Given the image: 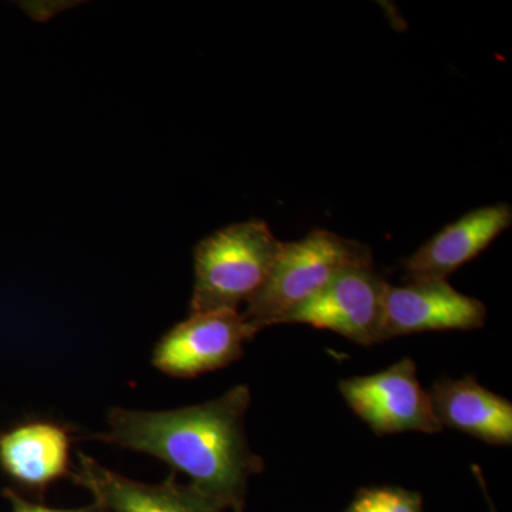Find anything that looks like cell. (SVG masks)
Wrapping results in <instances>:
<instances>
[{
    "label": "cell",
    "mask_w": 512,
    "mask_h": 512,
    "mask_svg": "<svg viewBox=\"0 0 512 512\" xmlns=\"http://www.w3.org/2000/svg\"><path fill=\"white\" fill-rule=\"evenodd\" d=\"M249 406L251 390L238 384L211 402L183 409L113 407L109 429L96 439L160 458L190 477L188 485L218 512H244L249 480L265 467L245 433Z\"/></svg>",
    "instance_id": "obj_1"
},
{
    "label": "cell",
    "mask_w": 512,
    "mask_h": 512,
    "mask_svg": "<svg viewBox=\"0 0 512 512\" xmlns=\"http://www.w3.org/2000/svg\"><path fill=\"white\" fill-rule=\"evenodd\" d=\"M369 265L373 258L367 245L315 229L299 241L284 242L268 281L249 299L242 316L258 333L279 325L343 272Z\"/></svg>",
    "instance_id": "obj_2"
},
{
    "label": "cell",
    "mask_w": 512,
    "mask_h": 512,
    "mask_svg": "<svg viewBox=\"0 0 512 512\" xmlns=\"http://www.w3.org/2000/svg\"><path fill=\"white\" fill-rule=\"evenodd\" d=\"M282 245L261 220L228 225L202 239L194 249L191 313L238 311L268 281Z\"/></svg>",
    "instance_id": "obj_3"
},
{
    "label": "cell",
    "mask_w": 512,
    "mask_h": 512,
    "mask_svg": "<svg viewBox=\"0 0 512 512\" xmlns=\"http://www.w3.org/2000/svg\"><path fill=\"white\" fill-rule=\"evenodd\" d=\"M339 390L350 409L377 436L443 430L430 394L421 387L416 363L409 357L375 375L342 380Z\"/></svg>",
    "instance_id": "obj_4"
},
{
    "label": "cell",
    "mask_w": 512,
    "mask_h": 512,
    "mask_svg": "<svg viewBox=\"0 0 512 512\" xmlns=\"http://www.w3.org/2000/svg\"><path fill=\"white\" fill-rule=\"evenodd\" d=\"M256 335L238 311L191 313L157 343L153 365L165 375L191 379L237 362Z\"/></svg>",
    "instance_id": "obj_5"
},
{
    "label": "cell",
    "mask_w": 512,
    "mask_h": 512,
    "mask_svg": "<svg viewBox=\"0 0 512 512\" xmlns=\"http://www.w3.org/2000/svg\"><path fill=\"white\" fill-rule=\"evenodd\" d=\"M485 319L484 303L456 291L447 281L387 284L376 343L429 330L480 329Z\"/></svg>",
    "instance_id": "obj_6"
},
{
    "label": "cell",
    "mask_w": 512,
    "mask_h": 512,
    "mask_svg": "<svg viewBox=\"0 0 512 512\" xmlns=\"http://www.w3.org/2000/svg\"><path fill=\"white\" fill-rule=\"evenodd\" d=\"M386 285L373 265L349 269L318 295L285 315L279 325L302 323L332 330L357 345H376Z\"/></svg>",
    "instance_id": "obj_7"
},
{
    "label": "cell",
    "mask_w": 512,
    "mask_h": 512,
    "mask_svg": "<svg viewBox=\"0 0 512 512\" xmlns=\"http://www.w3.org/2000/svg\"><path fill=\"white\" fill-rule=\"evenodd\" d=\"M511 224L512 208L507 202L468 212L404 259L406 284L447 281L448 276L490 247Z\"/></svg>",
    "instance_id": "obj_8"
},
{
    "label": "cell",
    "mask_w": 512,
    "mask_h": 512,
    "mask_svg": "<svg viewBox=\"0 0 512 512\" xmlns=\"http://www.w3.org/2000/svg\"><path fill=\"white\" fill-rule=\"evenodd\" d=\"M72 478L104 512H218L175 474L161 484L138 483L79 453Z\"/></svg>",
    "instance_id": "obj_9"
},
{
    "label": "cell",
    "mask_w": 512,
    "mask_h": 512,
    "mask_svg": "<svg viewBox=\"0 0 512 512\" xmlns=\"http://www.w3.org/2000/svg\"><path fill=\"white\" fill-rule=\"evenodd\" d=\"M72 437L50 421H29L0 433V468L19 485L46 488L69 474Z\"/></svg>",
    "instance_id": "obj_10"
},
{
    "label": "cell",
    "mask_w": 512,
    "mask_h": 512,
    "mask_svg": "<svg viewBox=\"0 0 512 512\" xmlns=\"http://www.w3.org/2000/svg\"><path fill=\"white\" fill-rule=\"evenodd\" d=\"M441 426L463 431L491 446L512 444V404L474 377L443 379L429 393Z\"/></svg>",
    "instance_id": "obj_11"
},
{
    "label": "cell",
    "mask_w": 512,
    "mask_h": 512,
    "mask_svg": "<svg viewBox=\"0 0 512 512\" xmlns=\"http://www.w3.org/2000/svg\"><path fill=\"white\" fill-rule=\"evenodd\" d=\"M343 512H423V498L402 487L362 488Z\"/></svg>",
    "instance_id": "obj_12"
},
{
    "label": "cell",
    "mask_w": 512,
    "mask_h": 512,
    "mask_svg": "<svg viewBox=\"0 0 512 512\" xmlns=\"http://www.w3.org/2000/svg\"><path fill=\"white\" fill-rule=\"evenodd\" d=\"M6 498H8L12 512H99V505L96 503L86 505V507L72 508V510H60V508L45 507L42 504L30 503L25 498L20 497L16 491L6 490Z\"/></svg>",
    "instance_id": "obj_13"
},
{
    "label": "cell",
    "mask_w": 512,
    "mask_h": 512,
    "mask_svg": "<svg viewBox=\"0 0 512 512\" xmlns=\"http://www.w3.org/2000/svg\"><path fill=\"white\" fill-rule=\"evenodd\" d=\"M99 512H104L103 510H101V508L99 507Z\"/></svg>",
    "instance_id": "obj_14"
}]
</instances>
